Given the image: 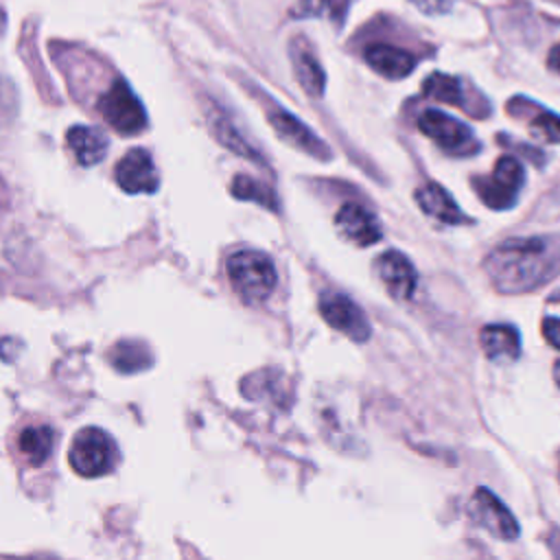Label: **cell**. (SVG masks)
I'll use <instances>...</instances> for the list:
<instances>
[{
	"mask_svg": "<svg viewBox=\"0 0 560 560\" xmlns=\"http://www.w3.org/2000/svg\"><path fill=\"white\" fill-rule=\"evenodd\" d=\"M468 512L477 525H481L483 529H488L492 536L501 540H514L518 536L516 518L488 488L475 490Z\"/></svg>",
	"mask_w": 560,
	"mask_h": 560,
	"instance_id": "52a82bcc",
	"label": "cell"
},
{
	"mask_svg": "<svg viewBox=\"0 0 560 560\" xmlns=\"http://www.w3.org/2000/svg\"><path fill=\"white\" fill-rule=\"evenodd\" d=\"M228 278L234 291L247 302H265L276 287V267L258 249H238L228 258Z\"/></svg>",
	"mask_w": 560,
	"mask_h": 560,
	"instance_id": "7a4b0ae2",
	"label": "cell"
},
{
	"mask_svg": "<svg viewBox=\"0 0 560 560\" xmlns=\"http://www.w3.org/2000/svg\"><path fill=\"white\" fill-rule=\"evenodd\" d=\"M289 57H291L293 74H295L298 83L302 85V90L306 94L319 98L326 88V72H324L317 55L313 52L308 39L302 35H295L289 42Z\"/></svg>",
	"mask_w": 560,
	"mask_h": 560,
	"instance_id": "4fadbf2b",
	"label": "cell"
},
{
	"mask_svg": "<svg viewBox=\"0 0 560 560\" xmlns=\"http://www.w3.org/2000/svg\"><path fill=\"white\" fill-rule=\"evenodd\" d=\"M109 361L118 372L125 374H133L140 372L144 368H149L153 363V354L149 352V346L144 341L138 339H125L118 341L112 352H109Z\"/></svg>",
	"mask_w": 560,
	"mask_h": 560,
	"instance_id": "d6986e66",
	"label": "cell"
},
{
	"mask_svg": "<svg viewBox=\"0 0 560 560\" xmlns=\"http://www.w3.org/2000/svg\"><path fill=\"white\" fill-rule=\"evenodd\" d=\"M68 459L72 470L81 477H101L116 466L118 448L103 429L88 427L77 433Z\"/></svg>",
	"mask_w": 560,
	"mask_h": 560,
	"instance_id": "3957f363",
	"label": "cell"
},
{
	"mask_svg": "<svg viewBox=\"0 0 560 560\" xmlns=\"http://www.w3.org/2000/svg\"><path fill=\"white\" fill-rule=\"evenodd\" d=\"M363 57L372 70L387 79H405L416 68V57L398 46L372 44L363 50Z\"/></svg>",
	"mask_w": 560,
	"mask_h": 560,
	"instance_id": "5bb4252c",
	"label": "cell"
},
{
	"mask_svg": "<svg viewBox=\"0 0 560 560\" xmlns=\"http://www.w3.org/2000/svg\"><path fill=\"white\" fill-rule=\"evenodd\" d=\"M422 13H444L448 11L451 2L448 0H411Z\"/></svg>",
	"mask_w": 560,
	"mask_h": 560,
	"instance_id": "484cf974",
	"label": "cell"
},
{
	"mask_svg": "<svg viewBox=\"0 0 560 560\" xmlns=\"http://www.w3.org/2000/svg\"><path fill=\"white\" fill-rule=\"evenodd\" d=\"M116 184L129 195H151L160 186V177L153 164V158L147 149H131L114 168Z\"/></svg>",
	"mask_w": 560,
	"mask_h": 560,
	"instance_id": "ba28073f",
	"label": "cell"
},
{
	"mask_svg": "<svg viewBox=\"0 0 560 560\" xmlns=\"http://www.w3.org/2000/svg\"><path fill=\"white\" fill-rule=\"evenodd\" d=\"M479 343L488 359L512 361L521 354V335L514 326L508 324H490L479 332Z\"/></svg>",
	"mask_w": 560,
	"mask_h": 560,
	"instance_id": "e0dca14e",
	"label": "cell"
},
{
	"mask_svg": "<svg viewBox=\"0 0 560 560\" xmlns=\"http://www.w3.org/2000/svg\"><path fill=\"white\" fill-rule=\"evenodd\" d=\"M376 273L392 298L411 300L418 284V273L405 254L396 249L381 254L376 258Z\"/></svg>",
	"mask_w": 560,
	"mask_h": 560,
	"instance_id": "30bf717a",
	"label": "cell"
},
{
	"mask_svg": "<svg viewBox=\"0 0 560 560\" xmlns=\"http://www.w3.org/2000/svg\"><path fill=\"white\" fill-rule=\"evenodd\" d=\"M335 225L346 241L359 247H370L383 236L376 217L357 201H348L339 208V212L335 214Z\"/></svg>",
	"mask_w": 560,
	"mask_h": 560,
	"instance_id": "7c38bea8",
	"label": "cell"
},
{
	"mask_svg": "<svg viewBox=\"0 0 560 560\" xmlns=\"http://www.w3.org/2000/svg\"><path fill=\"white\" fill-rule=\"evenodd\" d=\"M422 92L435 101H442V103H448V105H455V107H462V109H468L470 114L477 116L475 107L470 105L468 101V92L464 88V83L457 79V77H451V74H442V72H433L424 79L422 83Z\"/></svg>",
	"mask_w": 560,
	"mask_h": 560,
	"instance_id": "ac0fdd59",
	"label": "cell"
},
{
	"mask_svg": "<svg viewBox=\"0 0 560 560\" xmlns=\"http://www.w3.org/2000/svg\"><path fill=\"white\" fill-rule=\"evenodd\" d=\"M553 378L560 385V361H556V365H553Z\"/></svg>",
	"mask_w": 560,
	"mask_h": 560,
	"instance_id": "83f0119b",
	"label": "cell"
},
{
	"mask_svg": "<svg viewBox=\"0 0 560 560\" xmlns=\"http://www.w3.org/2000/svg\"><path fill=\"white\" fill-rule=\"evenodd\" d=\"M295 9V15H324L339 22L346 15L348 0H302Z\"/></svg>",
	"mask_w": 560,
	"mask_h": 560,
	"instance_id": "cb8c5ba5",
	"label": "cell"
},
{
	"mask_svg": "<svg viewBox=\"0 0 560 560\" xmlns=\"http://www.w3.org/2000/svg\"><path fill=\"white\" fill-rule=\"evenodd\" d=\"M418 127L424 136H429L442 151L455 158L475 155L481 144L475 138L472 129L457 118L440 112V109H424L418 116Z\"/></svg>",
	"mask_w": 560,
	"mask_h": 560,
	"instance_id": "8992f818",
	"label": "cell"
},
{
	"mask_svg": "<svg viewBox=\"0 0 560 560\" xmlns=\"http://www.w3.org/2000/svg\"><path fill=\"white\" fill-rule=\"evenodd\" d=\"M483 269L501 293H527L560 271V249L545 236L510 238L486 256Z\"/></svg>",
	"mask_w": 560,
	"mask_h": 560,
	"instance_id": "6da1fadb",
	"label": "cell"
},
{
	"mask_svg": "<svg viewBox=\"0 0 560 560\" xmlns=\"http://www.w3.org/2000/svg\"><path fill=\"white\" fill-rule=\"evenodd\" d=\"M267 116H269L271 127L276 129V133L284 142L293 144L295 149H300V151H304V153H308L317 160H328L330 158V149L293 114L284 112L282 107H271Z\"/></svg>",
	"mask_w": 560,
	"mask_h": 560,
	"instance_id": "8fae6325",
	"label": "cell"
},
{
	"mask_svg": "<svg viewBox=\"0 0 560 560\" xmlns=\"http://www.w3.org/2000/svg\"><path fill=\"white\" fill-rule=\"evenodd\" d=\"M547 63H549V68H551L553 72H558V74H560V42L551 48Z\"/></svg>",
	"mask_w": 560,
	"mask_h": 560,
	"instance_id": "4316f807",
	"label": "cell"
},
{
	"mask_svg": "<svg viewBox=\"0 0 560 560\" xmlns=\"http://www.w3.org/2000/svg\"><path fill=\"white\" fill-rule=\"evenodd\" d=\"M319 313L324 317V322L348 335L354 341H365L370 337V322L363 315V311L348 298L341 293H332L319 300Z\"/></svg>",
	"mask_w": 560,
	"mask_h": 560,
	"instance_id": "9c48e42d",
	"label": "cell"
},
{
	"mask_svg": "<svg viewBox=\"0 0 560 560\" xmlns=\"http://www.w3.org/2000/svg\"><path fill=\"white\" fill-rule=\"evenodd\" d=\"M542 337L560 350V317H545L542 319Z\"/></svg>",
	"mask_w": 560,
	"mask_h": 560,
	"instance_id": "d4e9b609",
	"label": "cell"
},
{
	"mask_svg": "<svg viewBox=\"0 0 560 560\" xmlns=\"http://www.w3.org/2000/svg\"><path fill=\"white\" fill-rule=\"evenodd\" d=\"M208 120H210L212 133L217 136V140H219L223 147H228L230 151H234V153H238V155H245L247 160L260 162V155L245 142V138L238 133V129L232 125V120H230L223 112L214 109Z\"/></svg>",
	"mask_w": 560,
	"mask_h": 560,
	"instance_id": "44dd1931",
	"label": "cell"
},
{
	"mask_svg": "<svg viewBox=\"0 0 560 560\" xmlns=\"http://www.w3.org/2000/svg\"><path fill=\"white\" fill-rule=\"evenodd\" d=\"M232 195H234L236 199L256 201L258 206H262V208H267V210H278V206H280L276 192H273L267 184H262V182H258V179H252V177H247V175H236V177H234V182H232Z\"/></svg>",
	"mask_w": 560,
	"mask_h": 560,
	"instance_id": "7402d4cb",
	"label": "cell"
},
{
	"mask_svg": "<svg viewBox=\"0 0 560 560\" xmlns=\"http://www.w3.org/2000/svg\"><path fill=\"white\" fill-rule=\"evenodd\" d=\"M98 112L105 122L122 136H136L147 127L144 107L122 79H116L98 98Z\"/></svg>",
	"mask_w": 560,
	"mask_h": 560,
	"instance_id": "5b68a950",
	"label": "cell"
},
{
	"mask_svg": "<svg viewBox=\"0 0 560 560\" xmlns=\"http://www.w3.org/2000/svg\"><path fill=\"white\" fill-rule=\"evenodd\" d=\"M534 112L536 116L532 114L529 116V131L540 138V140H547V142H560V116L553 114V112H547L542 109L540 105L534 103Z\"/></svg>",
	"mask_w": 560,
	"mask_h": 560,
	"instance_id": "603a6c76",
	"label": "cell"
},
{
	"mask_svg": "<svg viewBox=\"0 0 560 560\" xmlns=\"http://www.w3.org/2000/svg\"><path fill=\"white\" fill-rule=\"evenodd\" d=\"M523 184H525V168L512 155L499 158L490 175L472 179V188L477 190L479 199L492 210L512 208L516 203V197Z\"/></svg>",
	"mask_w": 560,
	"mask_h": 560,
	"instance_id": "277c9868",
	"label": "cell"
},
{
	"mask_svg": "<svg viewBox=\"0 0 560 560\" xmlns=\"http://www.w3.org/2000/svg\"><path fill=\"white\" fill-rule=\"evenodd\" d=\"M55 444V433L50 427H26L18 435V448L31 466H42Z\"/></svg>",
	"mask_w": 560,
	"mask_h": 560,
	"instance_id": "ffe728a7",
	"label": "cell"
},
{
	"mask_svg": "<svg viewBox=\"0 0 560 560\" xmlns=\"http://www.w3.org/2000/svg\"><path fill=\"white\" fill-rule=\"evenodd\" d=\"M66 140H68V149L72 151L77 162L83 166L98 164L107 153V138L96 127L74 125L68 129Z\"/></svg>",
	"mask_w": 560,
	"mask_h": 560,
	"instance_id": "2e32d148",
	"label": "cell"
},
{
	"mask_svg": "<svg viewBox=\"0 0 560 560\" xmlns=\"http://www.w3.org/2000/svg\"><path fill=\"white\" fill-rule=\"evenodd\" d=\"M416 203L420 206V210L433 219H438L440 223H448V225H457L464 223L466 217L462 214L459 206L455 203V199L448 195V190H444L440 184L435 182H427L416 190Z\"/></svg>",
	"mask_w": 560,
	"mask_h": 560,
	"instance_id": "9a60e30c",
	"label": "cell"
}]
</instances>
